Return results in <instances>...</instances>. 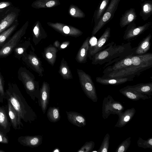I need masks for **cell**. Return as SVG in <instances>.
<instances>
[{
	"instance_id": "obj_20",
	"label": "cell",
	"mask_w": 152,
	"mask_h": 152,
	"mask_svg": "<svg viewBox=\"0 0 152 152\" xmlns=\"http://www.w3.org/2000/svg\"><path fill=\"white\" fill-rule=\"evenodd\" d=\"M151 34H149L140 42L135 49L133 55H141L146 53L150 50L151 47Z\"/></svg>"
},
{
	"instance_id": "obj_37",
	"label": "cell",
	"mask_w": 152,
	"mask_h": 152,
	"mask_svg": "<svg viewBox=\"0 0 152 152\" xmlns=\"http://www.w3.org/2000/svg\"><path fill=\"white\" fill-rule=\"evenodd\" d=\"M62 30L66 34H68L69 33L70 31L69 28L67 26H63Z\"/></svg>"
},
{
	"instance_id": "obj_23",
	"label": "cell",
	"mask_w": 152,
	"mask_h": 152,
	"mask_svg": "<svg viewBox=\"0 0 152 152\" xmlns=\"http://www.w3.org/2000/svg\"><path fill=\"white\" fill-rule=\"evenodd\" d=\"M60 4L59 0H36L32 4L31 6L36 9L50 8Z\"/></svg>"
},
{
	"instance_id": "obj_43",
	"label": "cell",
	"mask_w": 152,
	"mask_h": 152,
	"mask_svg": "<svg viewBox=\"0 0 152 152\" xmlns=\"http://www.w3.org/2000/svg\"><path fill=\"white\" fill-rule=\"evenodd\" d=\"M53 152H59V150L58 148H56L55 149H54V150L53 151Z\"/></svg>"
},
{
	"instance_id": "obj_31",
	"label": "cell",
	"mask_w": 152,
	"mask_h": 152,
	"mask_svg": "<svg viewBox=\"0 0 152 152\" xmlns=\"http://www.w3.org/2000/svg\"><path fill=\"white\" fill-rule=\"evenodd\" d=\"M110 136L107 133L104 137L98 152H108L109 146Z\"/></svg>"
},
{
	"instance_id": "obj_38",
	"label": "cell",
	"mask_w": 152,
	"mask_h": 152,
	"mask_svg": "<svg viewBox=\"0 0 152 152\" xmlns=\"http://www.w3.org/2000/svg\"><path fill=\"white\" fill-rule=\"evenodd\" d=\"M31 61L32 63L34 65H37L39 64L37 59L35 57H32L31 58Z\"/></svg>"
},
{
	"instance_id": "obj_5",
	"label": "cell",
	"mask_w": 152,
	"mask_h": 152,
	"mask_svg": "<svg viewBox=\"0 0 152 152\" xmlns=\"http://www.w3.org/2000/svg\"><path fill=\"white\" fill-rule=\"evenodd\" d=\"M120 0H111L99 21L94 26L92 31V36L96 35L100 30L112 19Z\"/></svg>"
},
{
	"instance_id": "obj_16",
	"label": "cell",
	"mask_w": 152,
	"mask_h": 152,
	"mask_svg": "<svg viewBox=\"0 0 152 152\" xmlns=\"http://www.w3.org/2000/svg\"><path fill=\"white\" fill-rule=\"evenodd\" d=\"M135 113L136 110L134 107L121 113L118 115V120L115 127L121 128L125 126L132 119Z\"/></svg>"
},
{
	"instance_id": "obj_36",
	"label": "cell",
	"mask_w": 152,
	"mask_h": 152,
	"mask_svg": "<svg viewBox=\"0 0 152 152\" xmlns=\"http://www.w3.org/2000/svg\"><path fill=\"white\" fill-rule=\"evenodd\" d=\"M9 142L6 134L0 130V142L4 144H7Z\"/></svg>"
},
{
	"instance_id": "obj_4",
	"label": "cell",
	"mask_w": 152,
	"mask_h": 152,
	"mask_svg": "<svg viewBox=\"0 0 152 152\" xmlns=\"http://www.w3.org/2000/svg\"><path fill=\"white\" fill-rule=\"evenodd\" d=\"M124 109V107L119 102L114 100L110 95L104 98L102 107V116L104 119H107L110 114L118 115Z\"/></svg>"
},
{
	"instance_id": "obj_41",
	"label": "cell",
	"mask_w": 152,
	"mask_h": 152,
	"mask_svg": "<svg viewBox=\"0 0 152 152\" xmlns=\"http://www.w3.org/2000/svg\"><path fill=\"white\" fill-rule=\"evenodd\" d=\"M46 56L47 58H50L52 57V55L50 53H48L46 54Z\"/></svg>"
},
{
	"instance_id": "obj_3",
	"label": "cell",
	"mask_w": 152,
	"mask_h": 152,
	"mask_svg": "<svg viewBox=\"0 0 152 152\" xmlns=\"http://www.w3.org/2000/svg\"><path fill=\"white\" fill-rule=\"evenodd\" d=\"M4 99L10 102L21 121L22 120L26 122L31 123L37 119L36 113L28 104L16 86H9L8 89L5 92Z\"/></svg>"
},
{
	"instance_id": "obj_39",
	"label": "cell",
	"mask_w": 152,
	"mask_h": 152,
	"mask_svg": "<svg viewBox=\"0 0 152 152\" xmlns=\"http://www.w3.org/2000/svg\"><path fill=\"white\" fill-rule=\"evenodd\" d=\"M17 52L19 54H21L23 52V50L22 48H19L16 50Z\"/></svg>"
},
{
	"instance_id": "obj_9",
	"label": "cell",
	"mask_w": 152,
	"mask_h": 152,
	"mask_svg": "<svg viewBox=\"0 0 152 152\" xmlns=\"http://www.w3.org/2000/svg\"><path fill=\"white\" fill-rule=\"evenodd\" d=\"M19 12L18 9L12 8L1 18L0 21V34L15 23L17 19Z\"/></svg>"
},
{
	"instance_id": "obj_21",
	"label": "cell",
	"mask_w": 152,
	"mask_h": 152,
	"mask_svg": "<svg viewBox=\"0 0 152 152\" xmlns=\"http://www.w3.org/2000/svg\"><path fill=\"white\" fill-rule=\"evenodd\" d=\"M137 15L134 8H131L126 10L121 18L120 25L122 28L134 22L137 18Z\"/></svg>"
},
{
	"instance_id": "obj_33",
	"label": "cell",
	"mask_w": 152,
	"mask_h": 152,
	"mask_svg": "<svg viewBox=\"0 0 152 152\" xmlns=\"http://www.w3.org/2000/svg\"><path fill=\"white\" fill-rule=\"evenodd\" d=\"M131 137H129L123 141L118 146L115 152H125L129 147L131 142Z\"/></svg>"
},
{
	"instance_id": "obj_34",
	"label": "cell",
	"mask_w": 152,
	"mask_h": 152,
	"mask_svg": "<svg viewBox=\"0 0 152 152\" xmlns=\"http://www.w3.org/2000/svg\"><path fill=\"white\" fill-rule=\"evenodd\" d=\"M95 146V142L93 141L86 142L77 152H91Z\"/></svg>"
},
{
	"instance_id": "obj_6",
	"label": "cell",
	"mask_w": 152,
	"mask_h": 152,
	"mask_svg": "<svg viewBox=\"0 0 152 152\" xmlns=\"http://www.w3.org/2000/svg\"><path fill=\"white\" fill-rule=\"evenodd\" d=\"M28 22L18 30L11 37L10 40L4 44L0 50V56H5L9 55L20 40L25 32L28 26Z\"/></svg>"
},
{
	"instance_id": "obj_1",
	"label": "cell",
	"mask_w": 152,
	"mask_h": 152,
	"mask_svg": "<svg viewBox=\"0 0 152 152\" xmlns=\"http://www.w3.org/2000/svg\"><path fill=\"white\" fill-rule=\"evenodd\" d=\"M136 47L132 48L129 42L117 45L114 42L109 43L107 48L99 51L93 56L92 63L102 65L106 63L104 68L131 55H133Z\"/></svg>"
},
{
	"instance_id": "obj_40",
	"label": "cell",
	"mask_w": 152,
	"mask_h": 152,
	"mask_svg": "<svg viewBox=\"0 0 152 152\" xmlns=\"http://www.w3.org/2000/svg\"><path fill=\"white\" fill-rule=\"evenodd\" d=\"M62 72L63 74H66L67 72V69L66 67H64L62 69Z\"/></svg>"
},
{
	"instance_id": "obj_35",
	"label": "cell",
	"mask_w": 152,
	"mask_h": 152,
	"mask_svg": "<svg viewBox=\"0 0 152 152\" xmlns=\"http://www.w3.org/2000/svg\"><path fill=\"white\" fill-rule=\"evenodd\" d=\"M5 97V91L2 78L0 74V102L3 103Z\"/></svg>"
},
{
	"instance_id": "obj_15",
	"label": "cell",
	"mask_w": 152,
	"mask_h": 152,
	"mask_svg": "<svg viewBox=\"0 0 152 152\" xmlns=\"http://www.w3.org/2000/svg\"><path fill=\"white\" fill-rule=\"evenodd\" d=\"M50 99V88L46 84H44L40 89L38 102L44 114L47 109Z\"/></svg>"
},
{
	"instance_id": "obj_27",
	"label": "cell",
	"mask_w": 152,
	"mask_h": 152,
	"mask_svg": "<svg viewBox=\"0 0 152 152\" xmlns=\"http://www.w3.org/2000/svg\"><path fill=\"white\" fill-rule=\"evenodd\" d=\"M47 116L51 122L55 123L59 121L61 118L59 108L58 107H50L48 110Z\"/></svg>"
},
{
	"instance_id": "obj_17",
	"label": "cell",
	"mask_w": 152,
	"mask_h": 152,
	"mask_svg": "<svg viewBox=\"0 0 152 152\" xmlns=\"http://www.w3.org/2000/svg\"><path fill=\"white\" fill-rule=\"evenodd\" d=\"M69 121L79 127H84L86 124L85 117L81 114L75 111H66Z\"/></svg>"
},
{
	"instance_id": "obj_18",
	"label": "cell",
	"mask_w": 152,
	"mask_h": 152,
	"mask_svg": "<svg viewBox=\"0 0 152 152\" xmlns=\"http://www.w3.org/2000/svg\"><path fill=\"white\" fill-rule=\"evenodd\" d=\"M8 104V113L11 125L15 130L20 129L23 127V123L19 119L18 113L10 102L7 100Z\"/></svg>"
},
{
	"instance_id": "obj_22",
	"label": "cell",
	"mask_w": 152,
	"mask_h": 152,
	"mask_svg": "<svg viewBox=\"0 0 152 152\" xmlns=\"http://www.w3.org/2000/svg\"><path fill=\"white\" fill-rule=\"evenodd\" d=\"M11 125L5 107L0 106V130L6 134L10 131Z\"/></svg>"
},
{
	"instance_id": "obj_11",
	"label": "cell",
	"mask_w": 152,
	"mask_h": 152,
	"mask_svg": "<svg viewBox=\"0 0 152 152\" xmlns=\"http://www.w3.org/2000/svg\"><path fill=\"white\" fill-rule=\"evenodd\" d=\"M42 136L41 135H27L19 137L18 141L23 146L35 148L42 144Z\"/></svg>"
},
{
	"instance_id": "obj_44",
	"label": "cell",
	"mask_w": 152,
	"mask_h": 152,
	"mask_svg": "<svg viewBox=\"0 0 152 152\" xmlns=\"http://www.w3.org/2000/svg\"><path fill=\"white\" fill-rule=\"evenodd\" d=\"M1 18H0V20H1Z\"/></svg>"
},
{
	"instance_id": "obj_32",
	"label": "cell",
	"mask_w": 152,
	"mask_h": 152,
	"mask_svg": "<svg viewBox=\"0 0 152 152\" xmlns=\"http://www.w3.org/2000/svg\"><path fill=\"white\" fill-rule=\"evenodd\" d=\"M138 146L144 149L151 148L152 149V137L145 140L141 137H139L137 142Z\"/></svg>"
},
{
	"instance_id": "obj_19",
	"label": "cell",
	"mask_w": 152,
	"mask_h": 152,
	"mask_svg": "<svg viewBox=\"0 0 152 152\" xmlns=\"http://www.w3.org/2000/svg\"><path fill=\"white\" fill-rule=\"evenodd\" d=\"M133 80V79L127 77L110 78L98 77L96 78V82L102 85L113 86L118 85L127 82L132 81Z\"/></svg>"
},
{
	"instance_id": "obj_12",
	"label": "cell",
	"mask_w": 152,
	"mask_h": 152,
	"mask_svg": "<svg viewBox=\"0 0 152 152\" xmlns=\"http://www.w3.org/2000/svg\"><path fill=\"white\" fill-rule=\"evenodd\" d=\"M21 75L27 93L33 101L35 100L36 98L38 99L40 93L38 88L28 78V77L26 74L25 73H22Z\"/></svg>"
},
{
	"instance_id": "obj_2",
	"label": "cell",
	"mask_w": 152,
	"mask_h": 152,
	"mask_svg": "<svg viewBox=\"0 0 152 152\" xmlns=\"http://www.w3.org/2000/svg\"><path fill=\"white\" fill-rule=\"evenodd\" d=\"M132 64L121 69L103 74V78H130L134 79L143 71L152 66V53H147L141 55H132Z\"/></svg>"
},
{
	"instance_id": "obj_13",
	"label": "cell",
	"mask_w": 152,
	"mask_h": 152,
	"mask_svg": "<svg viewBox=\"0 0 152 152\" xmlns=\"http://www.w3.org/2000/svg\"><path fill=\"white\" fill-rule=\"evenodd\" d=\"M132 55L128 56L105 67L103 71V73L118 70L129 66L132 64L131 57Z\"/></svg>"
},
{
	"instance_id": "obj_29",
	"label": "cell",
	"mask_w": 152,
	"mask_h": 152,
	"mask_svg": "<svg viewBox=\"0 0 152 152\" xmlns=\"http://www.w3.org/2000/svg\"><path fill=\"white\" fill-rule=\"evenodd\" d=\"M69 12L70 15L73 17L82 18L85 16L83 12L77 7L74 5H72L70 6Z\"/></svg>"
},
{
	"instance_id": "obj_10",
	"label": "cell",
	"mask_w": 152,
	"mask_h": 152,
	"mask_svg": "<svg viewBox=\"0 0 152 152\" xmlns=\"http://www.w3.org/2000/svg\"><path fill=\"white\" fill-rule=\"evenodd\" d=\"M110 36V28L107 27L103 33L98 39L96 43L90 50V54L91 56H93L96 53L107 47L109 43L104 45L107 42Z\"/></svg>"
},
{
	"instance_id": "obj_28",
	"label": "cell",
	"mask_w": 152,
	"mask_h": 152,
	"mask_svg": "<svg viewBox=\"0 0 152 152\" xmlns=\"http://www.w3.org/2000/svg\"><path fill=\"white\" fill-rule=\"evenodd\" d=\"M18 24V21L17 19L13 25L0 34V46L3 44L15 29Z\"/></svg>"
},
{
	"instance_id": "obj_8",
	"label": "cell",
	"mask_w": 152,
	"mask_h": 152,
	"mask_svg": "<svg viewBox=\"0 0 152 152\" xmlns=\"http://www.w3.org/2000/svg\"><path fill=\"white\" fill-rule=\"evenodd\" d=\"M83 75L81 84L84 93L93 102H97L98 99L96 88L91 77L84 72Z\"/></svg>"
},
{
	"instance_id": "obj_42",
	"label": "cell",
	"mask_w": 152,
	"mask_h": 152,
	"mask_svg": "<svg viewBox=\"0 0 152 152\" xmlns=\"http://www.w3.org/2000/svg\"><path fill=\"white\" fill-rule=\"evenodd\" d=\"M67 46V45H66L63 44L61 45V47L62 48H66Z\"/></svg>"
},
{
	"instance_id": "obj_14",
	"label": "cell",
	"mask_w": 152,
	"mask_h": 152,
	"mask_svg": "<svg viewBox=\"0 0 152 152\" xmlns=\"http://www.w3.org/2000/svg\"><path fill=\"white\" fill-rule=\"evenodd\" d=\"M120 92L127 98L134 101L142 99L144 100L151 98L147 95L142 94L127 86L119 90Z\"/></svg>"
},
{
	"instance_id": "obj_7",
	"label": "cell",
	"mask_w": 152,
	"mask_h": 152,
	"mask_svg": "<svg viewBox=\"0 0 152 152\" xmlns=\"http://www.w3.org/2000/svg\"><path fill=\"white\" fill-rule=\"evenodd\" d=\"M152 23L149 22L144 25L137 26L134 22L128 25L123 37L124 39L130 41L135 39L148 29L151 26Z\"/></svg>"
},
{
	"instance_id": "obj_24",
	"label": "cell",
	"mask_w": 152,
	"mask_h": 152,
	"mask_svg": "<svg viewBox=\"0 0 152 152\" xmlns=\"http://www.w3.org/2000/svg\"><path fill=\"white\" fill-rule=\"evenodd\" d=\"M139 92L150 97L152 95V82L140 83L133 86H128Z\"/></svg>"
},
{
	"instance_id": "obj_30",
	"label": "cell",
	"mask_w": 152,
	"mask_h": 152,
	"mask_svg": "<svg viewBox=\"0 0 152 152\" xmlns=\"http://www.w3.org/2000/svg\"><path fill=\"white\" fill-rule=\"evenodd\" d=\"M12 3L9 1L0 2V18L3 17L12 8Z\"/></svg>"
},
{
	"instance_id": "obj_26",
	"label": "cell",
	"mask_w": 152,
	"mask_h": 152,
	"mask_svg": "<svg viewBox=\"0 0 152 152\" xmlns=\"http://www.w3.org/2000/svg\"><path fill=\"white\" fill-rule=\"evenodd\" d=\"M152 14V1H147L141 5L140 15L144 20L148 19Z\"/></svg>"
},
{
	"instance_id": "obj_25",
	"label": "cell",
	"mask_w": 152,
	"mask_h": 152,
	"mask_svg": "<svg viewBox=\"0 0 152 152\" xmlns=\"http://www.w3.org/2000/svg\"><path fill=\"white\" fill-rule=\"evenodd\" d=\"M110 0H102L99 3L94 13L93 18L95 25L99 21L108 6Z\"/></svg>"
}]
</instances>
